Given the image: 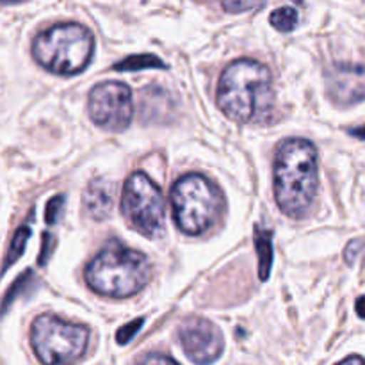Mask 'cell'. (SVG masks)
I'll return each mask as SVG.
<instances>
[{
  "mask_svg": "<svg viewBox=\"0 0 365 365\" xmlns=\"http://www.w3.org/2000/svg\"><path fill=\"white\" fill-rule=\"evenodd\" d=\"M88 113L106 130H125L134 114L130 88L123 82H102L95 86L88 96Z\"/></svg>",
  "mask_w": 365,
  "mask_h": 365,
  "instance_id": "obj_8",
  "label": "cell"
},
{
  "mask_svg": "<svg viewBox=\"0 0 365 365\" xmlns=\"http://www.w3.org/2000/svg\"><path fill=\"white\" fill-rule=\"evenodd\" d=\"M355 310L362 319H365V296H360L355 303Z\"/></svg>",
  "mask_w": 365,
  "mask_h": 365,
  "instance_id": "obj_22",
  "label": "cell"
},
{
  "mask_svg": "<svg viewBox=\"0 0 365 365\" xmlns=\"http://www.w3.org/2000/svg\"><path fill=\"white\" fill-rule=\"evenodd\" d=\"M89 330L84 324L68 323L52 314L36 317L31 327V344L43 365L78 362L88 349Z\"/></svg>",
  "mask_w": 365,
  "mask_h": 365,
  "instance_id": "obj_6",
  "label": "cell"
},
{
  "mask_svg": "<svg viewBox=\"0 0 365 365\" xmlns=\"http://www.w3.org/2000/svg\"><path fill=\"white\" fill-rule=\"evenodd\" d=\"M216 100L230 120L239 123L267 121L274 106L269 68L253 59L234 61L221 75Z\"/></svg>",
  "mask_w": 365,
  "mask_h": 365,
  "instance_id": "obj_1",
  "label": "cell"
},
{
  "mask_svg": "<svg viewBox=\"0 0 365 365\" xmlns=\"http://www.w3.org/2000/svg\"><path fill=\"white\" fill-rule=\"evenodd\" d=\"M152 277V266L143 253L120 242L107 245L84 271L86 284L107 298H130Z\"/></svg>",
  "mask_w": 365,
  "mask_h": 365,
  "instance_id": "obj_3",
  "label": "cell"
},
{
  "mask_svg": "<svg viewBox=\"0 0 365 365\" xmlns=\"http://www.w3.org/2000/svg\"><path fill=\"white\" fill-rule=\"evenodd\" d=\"M223 192L200 173L184 175L171 189V209L178 230L200 235L209 230L223 210Z\"/></svg>",
  "mask_w": 365,
  "mask_h": 365,
  "instance_id": "obj_5",
  "label": "cell"
},
{
  "mask_svg": "<svg viewBox=\"0 0 365 365\" xmlns=\"http://www.w3.org/2000/svg\"><path fill=\"white\" fill-rule=\"evenodd\" d=\"M63 205H64L63 196H56V198L50 200L48 205H46V210H45L46 223L53 225L57 220H59V214H61V210H63Z\"/></svg>",
  "mask_w": 365,
  "mask_h": 365,
  "instance_id": "obj_17",
  "label": "cell"
},
{
  "mask_svg": "<svg viewBox=\"0 0 365 365\" xmlns=\"http://www.w3.org/2000/svg\"><path fill=\"white\" fill-rule=\"evenodd\" d=\"M143 323H145V319H134L132 323L121 327L120 331L116 334V341L120 342V344H127V342H130L132 339H134V335L141 330Z\"/></svg>",
  "mask_w": 365,
  "mask_h": 365,
  "instance_id": "obj_16",
  "label": "cell"
},
{
  "mask_svg": "<svg viewBox=\"0 0 365 365\" xmlns=\"http://www.w3.org/2000/svg\"><path fill=\"white\" fill-rule=\"evenodd\" d=\"M114 189L106 180H91L84 191V210L91 220H106L113 210Z\"/></svg>",
  "mask_w": 365,
  "mask_h": 365,
  "instance_id": "obj_11",
  "label": "cell"
},
{
  "mask_svg": "<svg viewBox=\"0 0 365 365\" xmlns=\"http://www.w3.org/2000/svg\"><path fill=\"white\" fill-rule=\"evenodd\" d=\"M95 52V38L84 25L66 21L39 32L32 41L36 63L57 75H75L88 68Z\"/></svg>",
  "mask_w": 365,
  "mask_h": 365,
  "instance_id": "obj_4",
  "label": "cell"
},
{
  "mask_svg": "<svg viewBox=\"0 0 365 365\" xmlns=\"http://www.w3.org/2000/svg\"><path fill=\"white\" fill-rule=\"evenodd\" d=\"M271 25H273L277 31L280 32H291L294 31L296 25H298L299 16H298V11L291 6H285V7H278L271 13L269 16Z\"/></svg>",
  "mask_w": 365,
  "mask_h": 365,
  "instance_id": "obj_15",
  "label": "cell"
},
{
  "mask_svg": "<svg viewBox=\"0 0 365 365\" xmlns=\"http://www.w3.org/2000/svg\"><path fill=\"white\" fill-rule=\"evenodd\" d=\"M29 237H31V228L27 227V225H24V227H20L16 230V234H14L13 241H11V246L9 250H7V255H6V262H4V267L2 271L9 269L11 266H13L14 262H16L18 259H20L21 255H24L25 252V246H27V241Z\"/></svg>",
  "mask_w": 365,
  "mask_h": 365,
  "instance_id": "obj_14",
  "label": "cell"
},
{
  "mask_svg": "<svg viewBox=\"0 0 365 365\" xmlns=\"http://www.w3.org/2000/svg\"><path fill=\"white\" fill-rule=\"evenodd\" d=\"M328 95L342 107L365 100V63H334L327 71Z\"/></svg>",
  "mask_w": 365,
  "mask_h": 365,
  "instance_id": "obj_10",
  "label": "cell"
},
{
  "mask_svg": "<svg viewBox=\"0 0 365 365\" xmlns=\"http://www.w3.org/2000/svg\"><path fill=\"white\" fill-rule=\"evenodd\" d=\"M317 150L307 139H287L274 157V200L289 217H305L317 195Z\"/></svg>",
  "mask_w": 365,
  "mask_h": 365,
  "instance_id": "obj_2",
  "label": "cell"
},
{
  "mask_svg": "<svg viewBox=\"0 0 365 365\" xmlns=\"http://www.w3.org/2000/svg\"><path fill=\"white\" fill-rule=\"evenodd\" d=\"M178 341L196 365H210L223 355V334L203 317H189L178 330Z\"/></svg>",
  "mask_w": 365,
  "mask_h": 365,
  "instance_id": "obj_9",
  "label": "cell"
},
{
  "mask_svg": "<svg viewBox=\"0 0 365 365\" xmlns=\"http://www.w3.org/2000/svg\"><path fill=\"white\" fill-rule=\"evenodd\" d=\"M337 365H365V359H362V356H348Z\"/></svg>",
  "mask_w": 365,
  "mask_h": 365,
  "instance_id": "obj_21",
  "label": "cell"
},
{
  "mask_svg": "<svg viewBox=\"0 0 365 365\" xmlns=\"http://www.w3.org/2000/svg\"><path fill=\"white\" fill-rule=\"evenodd\" d=\"M121 210L128 223L145 237H163L166 228V203L159 185L143 171H135L125 182Z\"/></svg>",
  "mask_w": 365,
  "mask_h": 365,
  "instance_id": "obj_7",
  "label": "cell"
},
{
  "mask_svg": "<svg viewBox=\"0 0 365 365\" xmlns=\"http://www.w3.org/2000/svg\"><path fill=\"white\" fill-rule=\"evenodd\" d=\"M225 11H230V13H239V11H250L257 9V7H262V2H223L221 4Z\"/></svg>",
  "mask_w": 365,
  "mask_h": 365,
  "instance_id": "obj_18",
  "label": "cell"
},
{
  "mask_svg": "<svg viewBox=\"0 0 365 365\" xmlns=\"http://www.w3.org/2000/svg\"><path fill=\"white\" fill-rule=\"evenodd\" d=\"M139 365H180V364L175 362V360L170 359V356H164V355H148Z\"/></svg>",
  "mask_w": 365,
  "mask_h": 365,
  "instance_id": "obj_20",
  "label": "cell"
},
{
  "mask_svg": "<svg viewBox=\"0 0 365 365\" xmlns=\"http://www.w3.org/2000/svg\"><path fill=\"white\" fill-rule=\"evenodd\" d=\"M255 250L259 253V277L260 280L266 282L273 264V234L269 230L255 227Z\"/></svg>",
  "mask_w": 365,
  "mask_h": 365,
  "instance_id": "obj_12",
  "label": "cell"
},
{
  "mask_svg": "<svg viewBox=\"0 0 365 365\" xmlns=\"http://www.w3.org/2000/svg\"><path fill=\"white\" fill-rule=\"evenodd\" d=\"M53 248H56V239H53L50 234L43 235V250L41 253H39V264H41V266L43 264H46V260L50 259Z\"/></svg>",
  "mask_w": 365,
  "mask_h": 365,
  "instance_id": "obj_19",
  "label": "cell"
},
{
  "mask_svg": "<svg viewBox=\"0 0 365 365\" xmlns=\"http://www.w3.org/2000/svg\"><path fill=\"white\" fill-rule=\"evenodd\" d=\"M145 68H166V64H164L157 56H150V53L125 57L123 61L114 64V70L118 71H138L145 70Z\"/></svg>",
  "mask_w": 365,
  "mask_h": 365,
  "instance_id": "obj_13",
  "label": "cell"
},
{
  "mask_svg": "<svg viewBox=\"0 0 365 365\" xmlns=\"http://www.w3.org/2000/svg\"><path fill=\"white\" fill-rule=\"evenodd\" d=\"M349 134L355 135V138H359V139H364L365 141V125H362V127L351 128V130H349Z\"/></svg>",
  "mask_w": 365,
  "mask_h": 365,
  "instance_id": "obj_23",
  "label": "cell"
}]
</instances>
